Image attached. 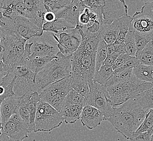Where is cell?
Wrapping results in <instances>:
<instances>
[{"mask_svg": "<svg viewBox=\"0 0 153 141\" xmlns=\"http://www.w3.org/2000/svg\"><path fill=\"white\" fill-rule=\"evenodd\" d=\"M134 37L135 40L137 51L142 50L152 39L150 35H146L134 30Z\"/></svg>", "mask_w": 153, "mask_h": 141, "instance_id": "cell-37", "label": "cell"}, {"mask_svg": "<svg viewBox=\"0 0 153 141\" xmlns=\"http://www.w3.org/2000/svg\"><path fill=\"white\" fill-rule=\"evenodd\" d=\"M130 58H131V56L128 55L126 52L121 53V54H120L118 56L117 58L115 61V63L112 66L113 70H115L118 68H120L122 65H123Z\"/></svg>", "mask_w": 153, "mask_h": 141, "instance_id": "cell-40", "label": "cell"}, {"mask_svg": "<svg viewBox=\"0 0 153 141\" xmlns=\"http://www.w3.org/2000/svg\"><path fill=\"white\" fill-rule=\"evenodd\" d=\"M56 56H36L33 58H30V56L27 61L26 66L36 76L40 71Z\"/></svg>", "mask_w": 153, "mask_h": 141, "instance_id": "cell-23", "label": "cell"}, {"mask_svg": "<svg viewBox=\"0 0 153 141\" xmlns=\"http://www.w3.org/2000/svg\"><path fill=\"white\" fill-rule=\"evenodd\" d=\"M6 72H3L2 73H1L0 74V84H1V82H2V78H3V76L6 74Z\"/></svg>", "mask_w": 153, "mask_h": 141, "instance_id": "cell-47", "label": "cell"}, {"mask_svg": "<svg viewBox=\"0 0 153 141\" xmlns=\"http://www.w3.org/2000/svg\"><path fill=\"white\" fill-rule=\"evenodd\" d=\"M71 82V76H69L51 84L39 94L41 100L60 111L64 107L65 98L72 88Z\"/></svg>", "mask_w": 153, "mask_h": 141, "instance_id": "cell-8", "label": "cell"}, {"mask_svg": "<svg viewBox=\"0 0 153 141\" xmlns=\"http://www.w3.org/2000/svg\"><path fill=\"white\" fill-rule=\"evenodd\" d=\"M153 134V126L147 131L139 134L135 136H132L128 140L129 141H150Z\"/></svg>", "mask_w": 153, "mask_h": 141, "instance_id": "cell-39", "label": "cell"}, {"mask_svg": "<svg viewBox=\"0 0 153 141\" xmlns=\"http://www.w3.org/2000/svg\"><path fill=\"white\" fill-rule=\"evenodd\" d=\"M120 30V24L117 19L113 21L111 24H103L101 26L102 38L107 44L114 43Z\"/></svg>", "mask_w": 153, "mask_h": 141, "instance_id": "cell-20", "label": "cell"}, {"mask_svg": "<svg viewBox=\"0 0 153 141\" xmlns=\"http://www.w3.org/2000/svg\"><path fill=\"white\" fill-rule=\"evenodd\" d=\"M136 98L142 107L148 112L153 109V88L143 91Z\"/></svg>", "mask_w": 153, "mask_h": 141, "instance_id": "cell-29", "label": "cell"}, {"mask_svg": "<svg viewBox=\"0 0 153 141\" xmlns=\"http://www.w3.org/2000/svg\"><path fill=\"white\" fill-rule=\"evenodd\" d=\"M3 62L2 60H0V68H3Z\"/></svg>", "mask_w": 153, "mask_h": 141, "instance_id": "cell-50", "label": "cell"}, {"mask_svg": "<svg viewBox=\"0 0 153 141\" xmlns=\"http://www.w3.org/2000/svg\"><path fill=\"white\" fill-rule=\"evenodd\" d=\"M6 98V97H4V96H0V108H1V104L2 103L3 100ZM0 122H1V114H0Z\"/></svg>", "mask_w": 153, "mask_h": 141, "instance_id": "cell-46", "label": "cell"}, {"mask_svg": "<svg viewBox=\"0 0 153 141\" xmlns=\"http://www.w3.org/2000/svg\"><path fill=\"white\" fill-rule=\"evenodd\" d=\"M71 78L72 88L83 97L85 98L87 97L90 92L88 82L78 78H72L71 76Z\"/></svg>", "mask_w": 153, "mask_h": 141, "instance_id": "cell-33", "label": "cell"}, {"mask_svg": "<svg viewBox=\"0 0 153 141\" xmlns=\"http://www.w3.org/2000/svg\"><path fill=\"white\" fill-rule=\"evenodd\" d=\"M145 3H153V0H141Z\"/></svg>", "mask_w": 153, "mask_h": 141, "instance_id": "cell-48", "label": "cell"}, {"mask_svg": "<svg viewBox=\"0 0 153 141\" xmlns=\"http://www.w3.org/2000/svg\"><path fill=\"white\" fill-rule=\"evenodd\" d=\"M2 125L1 122H0V135H1L2 134Z\"/></svg>", "mask_w": 153, "mask_h": 141, "instance_id": "cell-49", "label": "cell"}, {"mask_svg": "<svg viewBox=\"0 0 153 141\" xmlns=\"http://www.w3.org/2000/svg\"><path fill=\"white\" fill-rule=\"evenodd\" d=\"M90 92L85 98V106H92L104 113L109 110L112 106L109 95L104 86L94 82L92 80L88 82Z\"/></svg>", "mask_w": 153, "mask_h": 141, "instance_id": "cell-12", "label": "cell"}, {"mask_svg": "<svg viewBox=\"0 0 153 141\" xmlns=\"http://www.w3.org/2000/svg\"><path fill=\"white\" fill-rule=\"evenodd\" d=\"M135 56L140 64L153 65V41L149 42L142 50L137 51Z\"/></svg>", "mask_w": 153, "mask_h": 141, "instance_id": "cell-24", "label": "cell"}, {"mask_svg": "<svg viewBox=\"0 0 153 141\" xmlns=\"http://www.w3.org/2000/svg\"><path fill=\"white\" fill-rule=\"evenodd\" d=\"M72 73L70 56H64L60 52L36 77V91L39 94L53 82L62 79Z\"/></svg>", "mask_w": 153, "mask_h": 141, "instance_id": "cell-3", "label": "cell"}, {"mask_svg": "<svg viewBox=\"0 0 153 141\" xmlns=\"http://www.w3.org/2000/svg\"><path fill=\"white\" fill-rule=\"evenodd\" d=\"M0 141H10V138L2 133L0 135Z\"/></svg>", "mask_w": 153, "mask_h": 141, "instance_id": "cell-45", "label": "cell"}, {"mask_svg": "<svg viewBox=\"0 0 153 141\" xmlns=\"http://www.w3.org/2000/svg\"><path fill=\"white\" fill-rule=\"evenodd\" d=\"M114 72L112 67L108 65H103L99 70L95 72L93 80L102 85L105 86L107 81Z\"/></svg>", "mask_w": 153, "mask_h": 141, "instance_id": "cell-28", "label": "cell"}, {"mask_svg": "<svg viewBox=\"0 0 153 141\" xmlns=\"http://www.w3.org/2000/svg\"><path fill=\"white\" fill-rule=\"evenodd\" d=\"M41 100L39 94L37 92H34L28 103V108L30 112V124L33 132L34 131L35 118L38 103Z\"/></svg>", "mask_w": 153, "mask_h": 141, "instance_id": "cell-30", "label": "cell"}, {"mask_svg": "<svg viewBox=\"0 0 153 141\" xmlns=\"http://www.w3.org/2000/svg\"><path fill=\"white\" fill-rule=\"evenodd\" d=\"M52 34L58 43L59 52L66 56H71L75 52L82 42V35L76 27L67 32H62L58 34Z\"/></svg>", "mask_w": 153, "mask_h": 141, "instance_id": "cell-13", "label": "cell"}, {"mask_svg": "<svg viewBox=\"0 0 153 141\" xmlns=\"http://www.w3.org/2000/svg\"><path fill=\"white\" fill-rule=\"evenodd\" d=\"M3 19L6 26L27 40L34 36L42 35L44 32L43 24L33 19L14 14L10 17L3 15Z\"/></svg>", "mask_w": 153, "mask_h": 141, "instance_id": "cell-9", "label": "cell"}, {"mask_svg": "<svg viewBox=\"0 0 153 141\" xmlns=\"http://www.w3.org/2000/svg\"><path fill=\"white\" fill-rule=\"evenodd\" d=\"M153 126V109H151L146 114L144 120L136 130L132 136L137 135L139 134L147 131ZM131 136V137H132Z\"/></svg>", "mask_w": 153, "mask_h": 141, "instance_id": "cell-36", "label": "cell"}, {"mask_svg": "<svg viewBox=\"0 0 153 141\" xmlns=\"http://www.w3.org/2000/svg\"><path fill=\"white\" fill-rule=\"evenodd\" d=\"M103 121H105L104 112L92 106L87 105L83 107L80 116V121L83 126L91 130L99 126Z\"/></svg>", "mask_w": 153, "mask_h": 141, "instance_id": "cell-15", "label": "cell"}, {"mask_svg": "<svg viewBox=\"0 0 153 141\" xmlns=\"http://www.w3.org/2000/svg\"><path fill=\"white\" fill-rule=\"evenodd\" d=\"M64 119L60 112L49 103L40 100L38 103L34 132L51 131L62 125Z\"/></svg>", "mask_w": 153, "mask_h": 141, "instance_id": "cell-7", "label": "cell"}, {"mask_svg": "<svg viewBox=\"0 0 153 141\" xmlns=\"http://www.w3.org/2000/svg\"><path fill=\"white\" fill-rule=\"evenodd\" d=\"M140 64V62L138 61V59L136 58V56H131V58L128 59L123 65H122L120 68H118L114 71L120 72L122 70H127L129 69H133Z\"/></svg>", "mask_w": 153, "mask_h": 141, "instance_id": "cell-38", "label": "cell"}, {"mask_svg": "<svg viewBox=\"0 0 153 141\" xmlns=\"http://www.w3.org/2000/svg\"><path fill=\"white\" fill-rule=\"evenodd\" d=\"M83 107L81 105H71L64 106L60 112L62 114L65 123H76L80 118Z\"/></svg>", "mask_w": 153, "mask_h": 141, "instance_id": "cell-21", "label": "cell"}, {"mask_svg": "<svg viewBox=\"0 0 153 141\" xmlns=\"http://www.w3.org/2000/svg\"><path fill=\"white\" fill-rule=\"evenodd\" d=\"M150 141H153V134L152 136V137H151V138H150Z\"/></svg>", "mask_w": 153, "mask_h": 141, "instance_id": "cell-54", "label": "cell"}, {"mask_svg": "<svg viewBox=\"0 0 153 141\" xmlns=\"http://www.w3.org/2000/svg\"><path fill=\"white\" fill-rule=\"evenodd\" d=\"M0 35L3 70L7 72L13 70L20 62L27 40L8 28L5 24L0 29Z\"/></svg>", "mask_w": 153, "mask_h": 141, "instance_id": "cell-2", "label": "cell"}, {"mask_svg": "<svg viewBox=\"0 0 153 141\" xmlns=\"http://www.w3.org/2000/svg\"><path fill=\"white\" fill-rule=\"evenodd\" d=\"M96 52H85L77 49L70 56L72 78L88 82L94 79L96 67Z\"/></svg>", "mask_w": 153, "mask_h": 141, "instance_id": "cell-6", "label": "cell"}, {"mask_svg": "<svg viewBox=\"0 0 153 141\" xmlns=\"http://www.w3.org/2000/svg\"><path fill=\"white\" fill-rule=\"evenodd\" d=\"M72 1L73 0H44V3L47 12L51 11L56 13L71 3Z\"/></svg>", "mask_w": 153, "mask_h": 141, "instance_id": "cell-34", "label": "cell"}, {"mask_svg": "<svg viewBox=\"0 0 153 141\" xmlns=\"http://www.w3.org/2000/svg\"><path fill=\"white\" fill-rule=\"evenodd\" d=\"M0 43H1V35H0ZM2 48H1V46H0V53H2Z\"/></svg>", "mask_w": 153, "mask_h": 141, "instance_id": "cell-51", "label": "cell"}, {"mask_svg": "<svg viewBox=\"0 0 153 141\" xmlns=\"http://www.w3.org/2000/svg\"><path fill=\"white\" fill-rule=\"evenodd\" d=\"M106 52H107V56H110L114 53H116V45L115 43L107 44Z\"/></svg>", "mask_w": 153, "mask_h": 141, "instance_id": "cell-44", "label": "cell"}, {"mask_svg": "<svg viewBox=\"0 0 153 141\" xmlns=\"http://www.w3.org/2000/svg\"><path fill=\"white\" fill-rule=\"evenodd\" d=\"M26 9L27 18L34 19L44 24L45 14L47 10L44 0H22Z\"/></svg>", "mask_w": 153, "mask_h": 141, "instance_id": "cell-17", "label": "cell"}, {"mask_svg": "<svg viewBox=\"0 0 153 141\" xmlns=\"http://www.w3.org/2000/svg\"><path fill=\"white\" fill-rule=\"evenodd\" d=\"M140 12L153 19V3H145Z\"/></svg>", "mask_w": 153, "mask_h": 141, "instance_id": "cell-41", "label": "cell"}, {"mask_svg": "<svg viewBox=\"0 0 153 141\" xmlns=\"http://www.w3.org/2000/svg\"><path fill=\"white\" fill-rule=\"evenodd\" d=\"M106 46L107 44L103 39H101L96 50L95 72H97L100 69L107 57Z\"/></svg>", "mask_w": 153, "mask_h": 141, "instance_id": "cell-32", "label": "cell"}, {"mask_svg": "<svg viewBox=\"0 0 153 141\" xmlns=\"http://www.w3.org/2000/svg\"><path fill=\"white\" fill-rule=\"evenodd\" d=\"M120 54H121L114 53L111 55L107 56L106 59L105 60V61L104 62L103 65H108V66L112 67L113 65H114V64L115 63L116 60L118 56H119Z\"/></svg>", "mask_w": 153, "mask_h": 141, "instance_id": "cell-42", "label": "cell"}, {"mask_svg": "<svg viewBox=\"0 0 153 141\" xmlns=\"http://www.w3.org/2000/svg\"><path fill=\"white\" fill-rule=\"evenodd\" d=\"M33 94V93H27L26 94H24V96H21L20 105L18 111V114L20 115L21 118L26 123L30 124V112L28 108V103Z\"/></svg>", "mask_w": 153, "mask_h": 141, "instance_id": "cell-31", "label": "cell"}, {"mask_svg": "<svg viewBox=\"0 0 153 141\" xmlns=\"http://www.w3.org/2000/svg\"><path fill=\"white\" fill-rule=\"evenodd\" d=\"M147 112L132 98L119 105L111 106L105 113V121L112 124L116 130L129 140L144 120Z\"/></svg>", "mask_w": 153, "mask_h": 141, "instance_id": "cell-1", "label": "cell"}, {"mask_svg": "<svg viewBox=\"0 0 153 141\" xmlns=\"http://www.w3.org/2000/svg\"><path fill=\"white\" fill-rule=\"evenodd\" d=\"M153 88V83L138 79L133 75L129 79L106 88L111 104L115 106L135 98L143 91Z\"/></svg>", "mask_w": 153, "mask_h": 141, "instance_id": "cell-4", "label": "cell"}, {"mask_svg": "<svg viewBox=\"0 0 153 141\" xmlns=\"http://www.w3.org/2000/svg\"><path fill=\"white\" fill-rule=\"evenodd\" d=\"M21 97L15 96L7 97L3 100L1 105L0 114L1 123L3 125L12 115L18 114Z\"/></svg>", "mask_w": 153, "mask_h": 141, "instance_id": "cell-19", "label": "cell"}, {"mask_svg": "<svg viewBox=\"0 0 153 141\" xmlns=\"http://www.w3.org/2000/svg\"><path fill=\"white\" fill-rule=\"evenodd\" d=\"M118 20L120 24V30L117 39L114 43L120 44H123L124 42L125 37L127 35L131 22L133 20V17L128 14L118 19Z\"/></svg>", "mask_w": 153, "mask_h": 141, "instance_id": "cell-25", "label": "cell"}, {"mask_svg": "<svg viewBox=\"0 0 153 141\" xmlns=\"http://www.w3.org/2000/svg\"><path fill=\"white\" fill-rule=\"evenodd\" d=\"M3 72H4L3 68H0V74L1 73H2Z\"/></svg>", "mask_w": 153, "mask_h": 141, "instance_id": "cell-52", "label": "cell"}, {"mask_svg": "<svg viewBox=\"0 0 153 141\" xmlns=\"http://www.w3.org/2000/svg\"><path fill=\"white\" fill-rule=\"evenodd\" d=\"M74 28L75 27L62 19H56L52 22H45L43 24V30L44 32L56 34H59L60 32H67L69 30Z\"/></svg>", "mask_w": 153, "mask_h": 141, "instance_id": "cell-22", "label": "cell"}, {"mask_svg": "<svg viewBox=\"0 0 153 141\" xmlns=\"http://www.w3.org/2000/svg\"><path fill=\"white\" fill-rule=\"evenodd\" d=\"M85 102V97L72 88L65 98L64 106L71 105H81L84 106Z\"/></svg>", "mask_w": 153, "mask_h": 141, "instance_id": "cell-35", "label": "cell"}, {"mask_svg": "<svg viewBox=\"0 0 153 141\" xmlns=\"http://www.w3.org/2000/svg\"><path fill=\"white\" fill-rule=\"evenodd\" d=\"M85 8V6L79 0H73L64 8L56 13V19H62L74 27H76L78 22L80 13Z\"/></svg>", "mask_w": 153, "mask_h": 141, "instance_id": "cell-16", "label": "cell"}, {"mask_svg": "<svg viewBox=\"0 0 153 141\" xmlns=\"http://www.w3.org/2000/svg\"><path fill=\"white\" fill-rule=\"evenodd\" d=\"M82 2L97 14L101 24H111L128 14V7L124 0H84Z\"/></svg>", "mask_w": 153, "mask_h": 141, "instance_id": "cell-5", "label": "cell"}, {"mask_svg": "<svg viewBox=\"0 0 153 141\" xmlns=\"http://www.w3.org/2000/svg\"><path fill=\"white\" fill-rule=\"evenodd\" d=\"M133 69H129L127 70H122L120 72L114 71L113 73L110 77L105 85V88L115 85L120 82H122L126 80L129 79L133 76Z\"/></svg>", "mask_w": 153, "mask_h": 141, "instance_id": "cell-26", "label": "cell"}, {"mask_svg": "<svg viewBox=\"0 0 153 141\" xmlns=\"http://www.w3.org/2000/svg\"><path fill=\"white\" fill-rule=\"evenodd\" d=\"M132 17L130 26L133 30L150 36L153 33V19L141 12H136Z\"/></svg>", "mask_w": 153, "mask_h": 141, "instance_id": "cell-18", "label": "cell"}, {"mask_svg": "<svg viewBox=\"0 0 153 141\" xmlns=\"http://www.w3.org/2000/svg\"><path fill=\"white\" fill-rule=\"evenodd\" d=\"M2 127V133L15 141H23L32 132L30 124L26 123L18 114L12 115Z\"/></svg>", "mask_w": 153, "mask_h": 141, "instance_id": "cell-14", "label": "cell"}, {"mask_svg": "<svg viewBox=\"0 0 153 141\" xmlns=\"http://www.w3.org/2000/svg\"><path fill=\"white\" fill-rule=\"evenodd\" d=\"M150 38H151V39H152V40L153 41V33L150 35Z\"/></svg>", "mask_w": 153, "mask_h": 141, "instance_id": "cell-53", "label": "cell"}, {"mask_svg": "<svg viewBox=\"0 0 153 141\" xmlns=\"http://www.w3.org/2000/svg\"><path fill=\"white\" fill-rule=\"evenodd\" d=\"M79 1H84V0H79Z\"/></svg>", "mask_w": 153, "mask_h": 141, "instance_id": "cell-56", "label": "cell"}, {"mask_svg": "<svg viewBox=\"0 0 153 141\" xmlns=\"http://www.w3.org/2000/svg\"><path fill=\"white\" fill-rule=\"evenodd\" d=\"M15 74L13 90L15 96L37 92L35 74L26 65H18L13 70Z\"/></svg>", "mask_w": 153, "mask_h": 141, "instance_id": "cell-11", "label": "cell"}, {"mask_svg": "<svg viewBox=\"0 0 153 141\" xmlns=\"http://www.w3.org/2000/svg\"><path fill=\"white\" fill-rule=\"evenodd\" d=\"M56 19V14L53 12H47L44 15V20L45 22H52Z\"/></svg>", "mask_w": 153, "mask_h": 141, "instance_id": "cell-43", "label": "cell"}, {"mask_svg": "<svg viewBox=\"0 0 153 141\" xmlns=\"http://www.w3.org/2000/svg\"><path fill=\"white\" fill-rule=\"evenodd\" d=\"M123 43L125 52L131 56H135L137 48L134 37V30L131 26H130Z\"/></svg>", "mask_w": 153, "mask_h": 141, "instance_id": "cell-27", "label": "cell"}, {"mask_svg": "<svg viewBox=\"0 0 153 141\" xmlns=\"http://www.w3.org/2000/svg\"><path fill=\"white\" fill-rule=\"evenodd\" d=\"M10 141H15V140H11V139H10Z\"/></svg>", "mask_w": 153, "mask_h": 141, "instance_id": "cell-55", "label": "cell"}, {"mask_svg": "<svg viewBox=\"0 0 153 141\" xmlns=\"http://www.w3.org/2000/svg\"><path fill=\"white\" fill-rule=\"evenodd\" d=\"M31 44L30 58L36 56H56L59 52L57 42L52 33L44 32L40 36H36L27 40Z\"/></svg>", "mask_w": 153, "mask_h": 141, "instance_id": "cell-10", "label": "cell"}]
</instances>
